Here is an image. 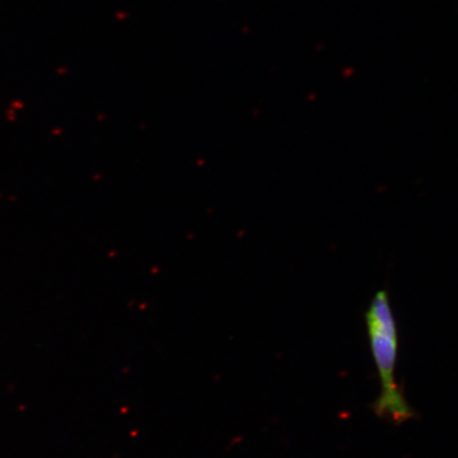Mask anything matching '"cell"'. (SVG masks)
<instances>
[{"mask_svg": "<svg viewBox=\"0 0 458 458\" xmlns=\"http://www.w3.org/2000/svg\"><path fill=\"white\" fill-rule=\"evenodd\" d=\"M369 346L380 379V393L372 410L376 416L401 426L413 420L415 411L396 380L399 335L396 318L386 291L377 292L365 312Z\"/></svg>", "mask_w": 458, "mask_h": 458, "instance_id": "1", "label": "cell"}]
</instances>
